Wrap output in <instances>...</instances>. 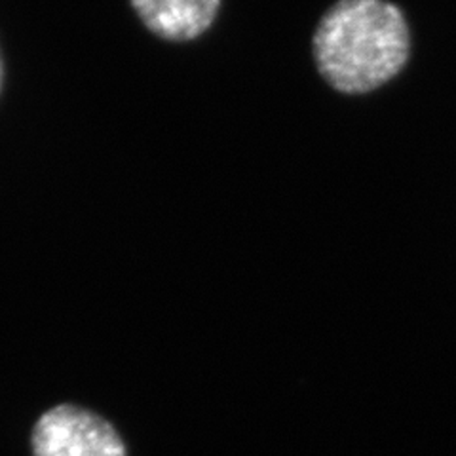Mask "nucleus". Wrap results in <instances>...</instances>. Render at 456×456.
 Returning <instances> with one entry per match:
<instances>
[{
  "label": "nucleus",
  "instance_id": "nucleus-1",
  "mask_svg": "<svg viewBox=\"0 0 456 456\" xmlns=\"http://www.w3.org/2000/svg\"><path fill=\"white\" fill-rule=\"evenodd\" d=\"M314 55L323 78L338 92L375 90L407 63L403 13L387 0H340L318 25Z\"/></svg>",
  "mask_w": 456,
  "mask_h": 456
},
{
  "label": "nucleus",
  "instance_id": "nucleus-3",
  "mask_svg": "<svg viewBox=\"0 0 456 456\" xmlns=\"http://www.w3.org/2000/svg\"><path fill=\"white\" fill-rule=\"evenodd\" d=\"M141 21L166 40H192L216 20L221 0H132Z\"/></svg>",
  "mask_w": 456,
  "mask_h": 456
},
{
  "label": "nucleus",
  "instance_id": "nucleus-4",
  "mask_svg": "<svg viewBox=\"0 0 456 456\" xmlns=\"http://www.w3.org/2000/svg\"><path fill=\"white\" fill-rule=\"evenodd\" d=\"M3 78H4V67H3V57H0V90H3Z\"/></svg>",
  "mask_w": 456,
  "mask_h": 456
},
{
  "label": "nucleus",
  "instance_id": "nucleus-2",
  "mask_svg": "<svg viewBox=\"0 0 456 456\" xmlns=\"http://www.w3.org/2000/svg\"><path fill=\"white\" fill-rule=\"evenodd\" d=\"M35 456H126V445L114 426L77 405H57L33 428Z\"/></svg>",
  "mask_w": 456,
  "mask_h": 456
}]
</instances>
